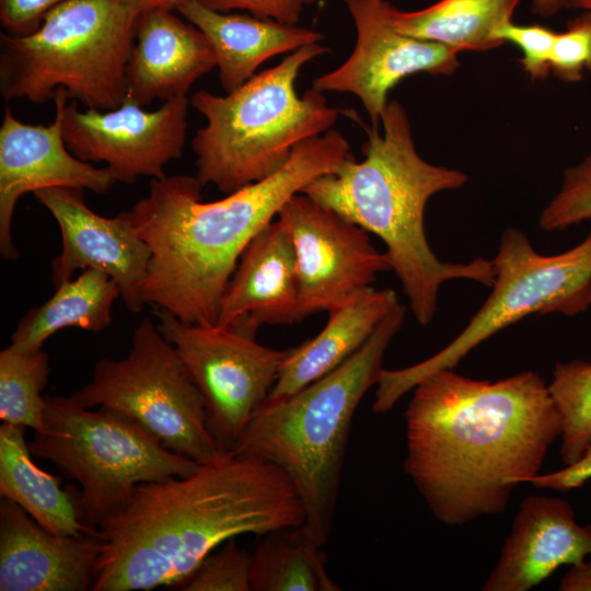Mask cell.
<instances>
[{"mask_svg": "<svg viewBox=\"0 0 591 591\" xmlns=\"http://www.w3.org/2000/svg\"><path fill=\"white\" fill-rule=\"evenodd\" d=\"M493 290L462 332L433 356L401 369H383L372 410L386 414L436 371L454 369L474 348L529 315L573 316L591 308V231L575 247L540 254L525 233L508 227L491 259Z\"/></svg>", "mask_w": 591, "mask_h": 591, "instance_id": "9", "label": "cell"}, {"mask_svg": "<svg viewBox=\"0 0 591 591\" xmlns=\"http://www.w3.org/2000/svg\"><path fill=\"white\" fill-rule=\"evenodd\" d=\"M43 428L34 431L33 455L50 461L72 488L81 521L99 525L143 483L188 476L200 463L166 449L130 417L106 406L95 412L70 396L45 397Z\"/></svg>", "mask_w": 591, "mask_h": 591, "instance_id": "8", "label": "cell"}, {"mask_svg": "<svg viewBox=\"0 0 591 591\" xmlns=\"http://www.w3.org/2000/svg\"><path fill=\"white\" fill-rule=\"evenodd\" d=\"M591 557V524L580 525L569 502L531 495L514 515L500 557L484 591H528L560 566H576Z\"/></svg>", "mask_w": 591, "mask_h": 591, "instance_id": "18", "label": "cell"}, {"mask_svg": "<svg viewBox=\"0 0 591 591\" xmlns=\"http://www.w3.org/2000/svg\"><path fill=\"white\" fill-rule=\"evenodd\" d=\"M557 32L542 25H517L512 21L496 33L502 44L512 43L522 53L523 70L532 80H543L551 73L549 60Z\"/></svg>", "mask_w": 591, "mask_h": 591, "instance_id": "32", "label": "cell"}, {"mask_svg": "<svg viewBox=\"0 0 591 591\" xmlns=\"http://www.w3.org/2000/svg\"><path fill=\"white\" fill-rule=\"evenodd\" d=\"M591 219V152L569 166L559 190L544 207L538 225L544 231H560Z\"/></svg>", "mask_w": 591, "mask_h": 591, "instance_id": "29", "label": "cell"}, {"mask_svg": "<svg viewBox=\"0 0 591 591\" xmlns=\"http://www.w3.org/2000/svg\"><path fill=\"white\" fill-rule=\"evenodd\" d=\"M252 553L240 547L235 538L216 554H210L182 586L184 591H252Z\"/></svg>", "mask_w": 591, "mask_h": 591, "instance_id": "30", "label": "cell"}, {"mask_svg": "<svg viewBox=\"0 0 591 591\" xmlns=\"http://www.w3.org/2000/svg\"><path fill=\"white\" fill-rule=\"evenodd\" d=\"M154 315L201 395L211 436L230 451L268 399L287 350L258 344L256 331L240 321L187 323L157 306Z\"/></svg>", "mask_w": 591, "mask_h": 591, "instance_id": "11", "label": "cell"}, {"mask_svg": "<svg viewBox=\"0 0 591 591\" xmlns=\"http://www.w3.org/2000/svg\"><path fill=\"white\" fill-rule=\"evenodd\" d=\"M124 1L132 5L140 12H143V11L157 10V9L176 11L178 7H181L182 4H184L185 2L189 0H124Z\"/></svg>", "mask_w": 591, "mask_h": 591, "instance_id": "37", "label": "cell"}, {"mask_svg": "<svg viewBox=\"0 0 591 591\" xmlns=\"http://www.w3.org/2000/svg\"><path fill=\"white\" fill-rule=\"evenodd\" d=\"M567 8L579 9L591 14V0H567Z\"/></svg>", "mask_w": 591, "mask_h": 591, "instance_id": "39", "label": "cell"}, {"mask_svg": "<svg viewBox=\"0 0 591 591\" xmlns=\"http://www.w3.org/2000/svg\"><path fill=\"white\" fill-rule=\"evenodd\" d=\"M381 125L382 134L373 127L367 129L362 161L349 158L301 193L382 240L413 315L427 326L438 311L444 282L467 279L491 287L495 268L484 257L467 263L437 257L425 232L427 202L437 193L462 188L467 175L419 155L408 114L398 101L389 100Z\"/></svg>", "mask_w": 591, "mask_h": 591, "instance_id": "4", "label": "cell"}, {"mask_svg": "<svg viewBox=\"0 0 591 591\" xmlns=\"http://www.w3.org/2000/svg\"><path fill=\"white\" fill-rule=\"evenodd\" d=\"M189 105L188 97H176L146 111L126 99L113 109L81 111L70 101L62 109L63 140L78 159L104 162L118 183L163 178L166 164L183 154Z\"/></svg>", "mask_w": 591, "mask_h": 591, "instance_id": "13", "label": "cell"}, {"mask_svg": "<svg viewBox=\"0 0 591 591\" xmlns=\"http://www.w3.org/2000/svg\"><path fill=\"white\" fill-rule=\"evenodd\" d=\"M520 0H439L417 11H402L384 1L383 13L397 32L444 45L456 51H486L503 44L500 26L512 21Z\"/></svg>", "mask_w": 591, "mask_h": 591, "instance_id": "24", "label": "cell"}, {"mask_svg": "<svg viewBox=\"0 0 591 591\" xmlns=\"http://www.w3.org/2000/svg\"><path fill=\"white\" fill-rule=\"evenodd\" d=\"M356 27L351 55L336 69L313 80L318 92L351 93L361 101L371 127L379 129L389 92L404 78L426 72L452 76L457 53L394 30L383 13L385 0H343Z\"/></svg>", "mask_w": 591, "mask_h": 591, "instance_id": "14", "label": "cell"}, {"mask_svg": "<svg viewBox=\"0 0 591 591\" xmlns=\"http://www.w3.org/2000/svg\"><path fill=\"white\" fill-rule=\"evenodd\" d=\"M304 523V507L279 467L225 451L188 476L138 485L99 525L91 590L184 584L220 544Z\"/></svg>", "mask_w": 591, "mask_h": 591, "instance_id": "2", "label": "cell"}, {"mask_svg": "<svg viewBox=\"0 0 591 591\" xmlns=\"http://www.w3.org/2000/svg\"><path fill=\"white\" fill-rule=\"evenodd\" d=\"M68 0H0V24L3 33L22 36L34 33L45 16Z\"/></svg>", "mask_w": 591, "mask_h": 591, "instance_id": "34", "label": "cell"}, {"mask_svg": "<svg viewBox=\"0 0 591 591\" xmlns=\"http://www.w3.org/2000/svg\"><path fill=\"white\" fill-rule=\"evenodd\" d=\"M277 218L296 251L299 322L343 304L391 270L366 230L303 193L293 195Z\"/></svg>", "mask_w": 591, "mask_h": 591, "instance_id": "12", "label": "cell"}, {"mask_svg": "<svg viewBox=\"0 0 591 591\" xmlns=\"http://www.w3.org/2000/svg\"><path fill=\"white\" fill-rule=\"evenodd\" d=\"M412 391L404 471L449 526L503 512L561 434L548 385L533 371L491 382L443 369Z\"/></svg>", "mask_w": 591, "mask_h": 591, "instance_id": "1", "label": "cell"}, {"mask_svg": "<svg viewBox=\"0 0 591 591\" xmlns=\"http://www.w3.org/2000/svg\"><path fill=\"white\" fill-rule=\"evenodd\" d=\"M351 157L343 134L329 129L298 144L273 175L207 202L196 176L151 178L149 194L128 210L151 251L141 285L144 304L187 323L216 324L222 294L250 242L293 195Z\"/></svg>", "mask_w": 591, "mask_h": 591, "instance_id": "3", "label": "cell"}, {"mask_svg": "<svg viewBox=\"0 0 591 591\" xmlns=\"http://www.w3.org/2000/svg\"><path fill=\"white\" fill-rule=\"evenodd\" d=\"M49 375V357L40 350L25 351L12 345L0 352V418L5 424L43 428L46 407L42 391Z\"/></svg>", "mask_w": 591, "mask_h": 591, "instance_id": "27", "label": "cell"}, {"mask_svg": "<svg viewBox=\"0 0 591 591\" xmlns=\"http://www.w3.org/2000/svg\"><path fill=\"white\" fill-rule=\"evenodd\" d=\"M69 100L58 94L55 118L49 125H31L15 117L9 107L0 126V255L15 260L12 220L19 199L48 187L107 193L117 182L107 167H96L73 155L62 134V109Z\"/></svg>", "mask_w": 591, "mask_h": 591, "instance_id": "15", "label": "cell"}, {"mask_svg": "<svg viewBox=\"0 0 591 591\" xmlns=\"http://www.w3.org/2000/svg\"><path fill=\"white\" fill-rule=\"evenodd\" d=\"M25 427L0 426V494L22 507L38 524L57 535L100 534L80 519L74 494L39 468L25 440Z\"/></svg>", "mask_w": 591, "mask_h": 591, "instance_id": "23", "label": "cell"}, {"mask_svg": "<svg viewBox=\"0 0 591 591\" xmlns=\"http://www.w3.org/2000/svg\"><path fill=\"white\" fill-rule=\"evenodd\" d=\"M100 534L57 535L9 498L0 500V590L92 589Z\"/></svg>", "mask_w": 591, "mask_h": 591, "instance_id": "17", "label": "cell"}, {"mask_svg": "<svg viewBox=\"0 0 591 591\" xmlns=\"http://www.w3.org/2000/svg\"><path fill=\"white\" fill-rule=\"evenodd\" d=\"M209 39L217 59L219 80L225 93L256 74L268 59L318 44L324 35L315 30L258 18L250 13L221 12L189 0L176 9Z\"/></svg>", "mask_w": 591, "mask_h": 591, "instance_id": "21", "label": "cell"}, {"mask_svg": "<svg viewBox=\"0 0 591 591\" xmlns=\"http://www.w3.org/2000/svg\"><path fill=\"white\" fill-rule=\"evenodd\" d=\"M304 524L265 534L252 553V591H339Z\"/></svg>", "mask_w": 591, "mask_h": 591, "instance_id": "26", "label": "cell"}, {"mask_svg": "<svg viewBox=\"0 0 591 591\" xmlns=\"http://www.w3.org/2000/svg\"><path fill=\"white\" fill-rule=\"evenodd\" d=\"M34 196L61 231V253L53 260L55 288L70 280L78 269H96L116 281L125 306L139 313L144 304L141 285L151 251L137 234L128 210L113 218L100 216L89 208L80 188L48 187Z\"/></svg>", "mask_w": 591, "mask_h": 591, "instance_id": "16", "label": "cell"}, {"mask_svg": "<svg viewBox=\"0 0 591 591\" xmlns=\"http://www.w3.org/2000/svg\"><path fill=\"white\" fill-rule=\"evenodd\" d=\"M560 591H591V559L571 566L559 583Z\"/></svg>", "mask_w": 591, "mask_h": 591, "instance_id": "36", "label": "cell"}, {"mask_svg": "<svg viewBox=\"0 0 591 591\" xmlns=\"http://www.w3.org/2000/svg\"><path fill=\"white\" fill-rule=\"evenodd\" d=\"M236 321L254 331L299 322L296 251L277 217L246 246L222 294L216 325Z\"/></svg>", "mask_w": 591, "mask_h": 591, "instance_id": "20", "label": "cell"}, {"mask_svg": "<svg viewBox=\"0 0 591 591\" xmlns=\"http://www.w3.org/2000/svg\"><path fill=\"white\" fill-rule=\"evenodd\" d=\"M140 13L124 0H68L34 33L2 32V97L43 104L63 94L85 108L118 107Z\"/></svg>", "mask_w": 591, "mask_h": 591, "instance_id": "7", "label": "cell"}, {"mask_svg": "<svg viewBox=\"0 0 591 591\" xmlns=\"http://www.w3.org/2000/svg\"><path fill=\"white\" fill-rule=\"evenodd\" d=\"M405 316L406 306L396 303L336 369L286 398L266 401L230 449L288 476L304 507V525L322 546L332 531L352 418L376 385L384 354Z\"/></svg>", "mask_w": 591, "mask_h": 591, "instance_id": "5", "label": "cell"}, {"mask_svg": "<svg viewBox=\"0 0 591 591\" xmlns=\"http://www.w3.org/2000/svg\"><path fill=\"white\" fill-rule=\"evenodd\" d=\"M591 479V444L580 459L566 467L546 474L538 473L529 483L537 488L569 491Z\"/></svg>", "mask_w": 591, "mask_h": 591, "instance_id": "35", "label": "cell"}, {"mask_svg": "<svg viewBox=\"0 0 591 591\" xmlns=\"http://www.w3.org/2000/svg\"><path fill=\"white\" fill-rule=\"evenodd\" d=\"M396 303L394 290L370 286L329 310L316 336L287 349L267 401L286 398L340 366L364 345Z\"/></svg>", "mask_w": 591, "mask_h": 591, "instance_id": "22", "label": "cell"}, {"mask_svg": "<svg viewBox=\"0 0 591 591\" xmlns=\"http://www.w3.org/2000/svg\"><path fill=\"white\" fill-rule=\"evenodd\" d=\"M221 12L243 11L252 15L297 25L306 7L317 0H198Z\"/></svg>", "mask_w": 591, "mask_h": 591, "instance_id": "33", "label": "cell"}, {"mask_svg": "<svg viewBox=\"0 0 591 591\" xmlns=\"http://www.w3.org/2000/svg\"><path fill=\"white\" fill-rule=\"evenodd\" d=\"M548 389L561 417V460L569 465L591 444V363H557Z\"/></svg>", "mask_w": 591, "mask_h": 591, "instance_id": "28", "label": "cell"}, {"mask_svg": "<svg viewBox=\"0 0 591 591\" xmlns=\"http://www.w3.org/2000/svg\"><path fill=\"white\" fill-rule=\"evenodd\" d=\"M217 67L206 35L172 10L140 13L126 66V99L139 106L187 97L194 83Z\"/></svg>", "mask_w": 591, "mask_h": 591, "instance_id": "19", "label": "cell"}, {"mask_svg": "<svg viewBox=\"0 0 591 591\" xmlns=\"http://www.w3.org/2000/svg\"><path fill=\"white\" fill-rule=\"evenodd\" d=\"M120 291L116 281L96 269H85L58 287L43 304L31 309L12 334L20 350H40L53 334L66 327L101 332L112 324V308Z\"/></svg>", "mask_w": 591, "mask_h": 591, "instance_id": "25", "label": "cell"}, {"mask_svg": "<svg viewBox=\"0 0 591 591\" xmlns=\"http://www.w3.org/2000/svg\"><path fill=\"white\" fill-rule=\"evenodd\" d=\"M78 405L106 406L139 422L166 449L197 463L222 451L206 421L201 395L175 347L143 318L126 358L99 360L92 381L70 395Z\"/></svg>", "mask_w": 591, "mask_h": 591, "instance_id": "10", "label": "cell"}, {"mask_svg": "<svg viewBox=\"0 0 591 591\" xmlns=\"http://www.w3.org/2000/svg\"><path fill=\"white\" fill-rule=\"evenodd\" d=\"M567 8V0H532V12L543 18L556 14Z\"/></svg>", "mask_w": 591, "mask_h": 591, "instance_id": "38", "label": "cell"}, {"mask_svg": "<svg viewBox=\"0 0 591 591\" xmlns=\"http://www.w3.org/2000/svg\"><path fill=\"white\" fill-rule=\"evenodd\" d=\"M551 73L567 83L579 82L591 73V14L583 12L557 33L551 53Z\"/></svg>", "mask_w": 591, "mask_h": 591, "instance_id": "31", "label": "cell"}, {"mask_svg": "<svg viewBox=\"0 0 591 591\" xmlns=\"http://www.w3.org/2000/svg\"><path fill=\"white\" fill-rule=\"evenodd\" d=\"M329 51L304 46L225 95L195 92L190 106L205 118L192 139L196 177L233 193L279 171L301 142L335 125L340 109L314 89L299 96L296 82L312 59Z\"/></svg>", "mask_w": 591, "mask_h": 591, "instance_id": "6", "label": "cell"}]
</instances>
